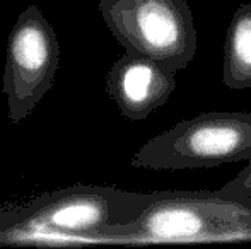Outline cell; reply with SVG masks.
Segmentation results:
<instances>
[{
  "label": "cell",
  "instance_id": "obj_2",
  "mask_svg": "<svg viewBox=\"0 0 251 249\" xmlns=\"http://www.w3.org/2000/svg\"><path fill=\"white\" fill-rule=\"evenodd\" d=\"M251 159V113L210 111L151 138L132 166L154 171L208 169Z\"/></svg>",
  "mask_w": 251,
  "mask_h": 249
},
{
  "label": "cell",
  "instance_id": "obj_3",
  "mask_svg": "<svg viewBox=\"0 0 251 249\" xmlns=\"http://www.w3.org/2000/svg\"><path fill=\"white\" fill-rule=\"evenodd\" d=\"M100 12L125 51L175 73L195 58V17L186 0H100Z\"/></svg>",
  "mask_w": 251,
  "mask_h": 249
},
{
  "label": "cell",
  "instance_id": "obj_1",
  "mask_svg": "<svg viewBox=\"0 0 251 249\" xmlns=\"http://www.w3.org/2000/svg\"><path fill=\"white\" fill-rule=\"evenodd\" d=\"M120 241H208L251 237V198L224 191H159L139 219L113 227Z\"/></svg>",
  "mask_w": 251,
  "mask_h": 249
},
{
  "label": "cell",
  "instance_id": "obj_6",
  "mask_svg": "<svg viewBox=\"0 0 251 249\" xmlns=\"http://www.w3.org/2000/svg\"><path fill=\"white\" fill-rule=\"evenodd\" d=\"M176 89V73L142 55L125 51L106 75V91L132 121L146 120Z\"/></svg>",
  "mask_w": 251,
  "mask_h": 249
},
{
  "label": "cell",
  "instance_id": "obj_4",
  "mask_svg": "<svg viewBox=\"0 0 251 249\" xmlns=\"http://www.w3.org/2000/svg\"><path fill=\"white\" fill-rule=\"evenodd\" d=\"M60 62V43L43 10L31 3L19 14L7 41L2 91L10 123L19 125L51 89Z\"/></svg>",
  "mask_w": 251,
  "mask_h": 249
},
{
  "label": "cell",
  "instance_id": "obj_5",
  "mask_svg": "<svg viewBox=\"0 0 251 249\" xmlns=\"http://www.w3.org/2000/svg\"><path fill=\"white\" fill-rule=\"evenodd\" d=\"M157 193H126L93 186L72 188L53 196L27 219L26 226L56 232L106 236L113 227L139 219Z\"/></svg>",
  "mask_w": 251,
  "mask_h": 249
},
{
  "label": "cell",
  "instance_id": "obj_7",
  "mask_svg": "<svg viewBox=\"0 0 251 249\" xmlns=\"http://www.w3.org/2000/svg\"><path fill=\"white\" fill-rule=\"evenodd\" d=\"M222 82L232 91L251 87V3H243L227 27Z\"/></svg>",
  "mask_w": 251,
  "mask_h": 249
},
{
  "label": "cell",
  "instance_id": "obj_8",
  "mask_svg": "<svg viewBox=\"0 0 251 249\" xmlns=\"http://www.w3.org/2000/svg\"><path fill=\"white\" fill-rule=\"evenodd\" d=\"M221 191L227 195L241 196V198H251V159L248 160L246 167L227 184L221 188Z\"/></svg>",
  "mask_w": 251,
  "mask_h": 249
}]
</instances>
